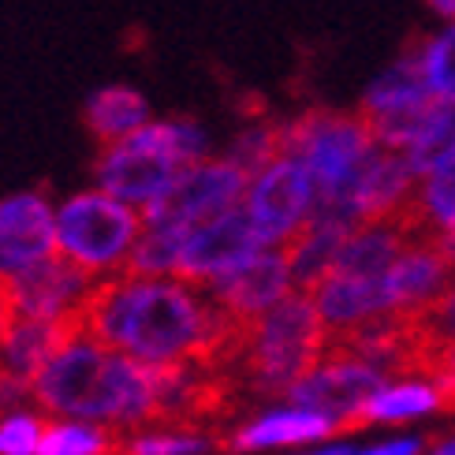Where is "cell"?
I'll list each match as a JSON object with an SVG mask.
<instances>
[{
	"label": "cell",
	"mask_w": 455,
	"mask_h": 455,
	"mask_svg": "<svg viewBox=\"0 0 455 455\" xmlns=\"http://www.w3.org/2000/svg\"><path fill=\"white\" fill-rule=\"evenodd\" d=\"M79 329L98 344L146 366L202 358L232 370L243 363L254 321L228 314L220 302L180 276L105 273L79 307Z\"/></svg>",
	"instance_id": "1"
},
{
	"label": "cell",
	"mask_w": 455,
	"mask_h": 455,
	"mask_svg": "<svg viewBox=\"0 0 455 455\" xmlns=\"http://www.w3.org/2000/svg\"><path fill=\"white\" fill-rule=\"evenodd\" d=\"M34 403L64 419L112 429L154 426V366L98 344L86 332L68 336L30 377Z\"/></svg>",
	"instance_id": "2"
},
{
	"label": "cell",
	"mask_w": 455,
	"mask_h": 455,
	"mask_svg": "<svg viewBox=\"0 0 455 455\" xmlns=\"http://www.w3.org/2000/svg\"><path fill=\"white\" fill-rule=\"evenodd\" d=\"M373 146L377 139L363 112L314 108V112H302L299 120L283 124V154L299 157L314 176V187H317L314 210L336 213L351 224H363L347 210V198L366 157L373 154Z\"/></svg>",
	"instance_id": "3"
},
{
	"label": "cell",
	"mask_w": 455,
	"mask_h": 455,
	"mask_svg": "<svg viewBox=\"0 0 455 455\" xmlns=\"http://www.w3.org/2000/svg\"><path fill=\"white\" fill-rule=\"evenodd\" d=\"M202 154H205V135L195 124H187V120L149 124L146 120L127 139L108 142L101 149L98 164H93V176H98L101 191L142 210V205L161 198L176 183V176L187 164L202 161Z\"/></svg>",
	"instance_id": "4"
},
{
	"label": "cell",
	"mask_w": 455,
	"mask_h": 455,
	"mask_svg": "<svg viewBox=\"0 0 455 455\" xmlns=\"http://www.w3.org/2000/svg\"><path fill=\"white\" fill-rule=\"evenodd\" d=\"M321 351H325V321L314 307V295L291 288L254 321L235 377L246 392H288L302 373L321 363Z\"/></svg>",
	"instance_id": "5"
},
{
	"label": "cell",
	"mask_w": 455,
	"mask_h": 455,
	"mask_svg": "<svg viewBox=\"0 0 455 455\" xmlns=\"http://www.w3.org/2000/svg\"><path fill=\"white\" fill-rule=\"evenodd\" d=\"M142 235V213L108 191L71 195L56 210V251L83 265L86 273L105 276L124 269L131 246Z\"/></svg>",
	"instance_id": "6"
},
{
	"label": "cell",
	"mask_w": 455,
	"mask_h": 455,
	"mask_svg": "<svg viewBox=\"0 0 455 455\" xmlns=\"http://www.w3.org/2000/svg\"><path fill=\"white\" fill-rule=\"evenodd\" d=\"M251 176L228 161H195L176 176L161 198L142 205V228H168V232H191V228L228 213L243 202Z\"/></svg>",
	"instance_id": "7"
},
{
	"label": "cell",
	"mask_w": 455,
	"mask_h": 455,
	"mask_svg": "<svg viewBox=\"0 0 455 455\" xmlns=\"http://www.w3.org/2000/svg\"><path fill=\"white\" fill-rule=\"evenodd\" d=\"M243 205H246V213H251L258 235L265 239V246H280V243H288L299 228H307L314 205H317V187L299 157L280 154L251 176Z\"/></svg>",
	"instance_id": "8"
},
{
	"label": "cell",
	"mask_w": 455,
	"mask_h": 455,
	"mask_svg": "<svg viewBox=\"0 0 455 455\" xmlns=\"http://www.w3.org/2000/svg\"><path fill=\"white\" fill-rule=\"evenodd\" d=\"M261 246H265V239L258 235V228H254L251 213H246V205L239 202L228 213L191 228V232L183 235L176 276L205 288V283L217 280L220 273L235 269V265H243L246 258H254Z\"/></svg>",
	"instance_id": "9"
},
{
	"label": "cell",
	"mask_w": 455,
	"mask_h": 455,
	"mask_svg": "<svg viewBox=\"0 0 455 455\" xmlns=\"http://www.w3.org/2000/svg\"><path fill=\"white\" fill-rule=\"evenodd\" d=\"M93 283H98V276L86 273L83 265H75L71 258H64L60 251L23 273L4 276L12 314L42 317V321H71L86 302Z\"/></svg>",
	"instance_id": "10"
},
{
	"label": "cell",
	"mask_w": 455,
	"mask_h": 455,
	"mask_svg": "<svg viewBox=\"0 0 455 455\" xmlns=\"http://www.w3.org/2000/svg\"><path fill=\"white\" fill-rule=\"evenodd\" d=\"M388 377L366 363H351V358H321V363L302 373L288 388V400L295 407L321 411L336 422V429H347L351 414L363 407L373 392H381Z\"/></svg>",
	"instance_id": "11"
},
{
	"label": "cell",
	"mask_w": 455,
	"mask_h": 455,
	"mask_svg": "<svg viewBox=\"0 0 455 455\" xmlns=\"http://www.w3.org/2000/svg\"><path fill=\"white\" fill-rule=\"evenodd\" d=\"M205 291H210L228 314L258 321L276 299L291 291L288 251H283V246H261L254 258H246L243 265H235V269H228L217 280L205 283Z\"/></svg>",
	"instance_id": "12"
},
{
	"label": "cell",
	"mask_w": 455,
	"mask_h": 455,
	"mask_svg": "<svg viewBox=\"0 0 455 455\" xmlns=\"http://www.w3.org/2000/svg\"><path fill=\"white\" fill-rule=\"evenodd\" d=\"M56 254V213L45 195L19 191L0 198V276L23 273Z\"/></svg>",
	"instance_id": "13"
},
{
	"label": "cell",
	"mask_w": 455,
	"mask_h": 455,
	"mask_svg": "<svg viewBox=\"0 0 455 455\" xmlns=\"http://www.w3.org/2000/svg\"><path fill=\"white\" fill-rule=\"evenodd\" d=\"M314 307L325 321V329H347L358 325L373 314L392 310L388 299V280L381 276H344V273H325L314 288Z\"/></svg>",
	"instance_id": "14"
},
{
	"label": "cell",
	"mask_w": 455,
	"mask_h": 455,
	"mask_svg": "<svg viewBox=\"0 0 455 455\" xmlns=\"http://www.w3.org/2000/svg\"><path fill=\"white\" fill-rule=\"evenodd\" d=\"M75 332H83L79 314L71 321H42V317L12 314L4 344H0V366L12 370L15 377H23V381H30V377L45 366V358Z\"/></svg>",
	"instance_id": "15"
},
{
	"label": "cell",
	"mask_w": 455,
	"mask_h": 455,
	"mask_svg": "<svg viewBox=\"0 0 455 455\" xmlns=\"http://www.w3.org/2000/svg\"><path fill=\"white\" fill-rule=\"evenodd\" d=\"M336 433V422L321 411L291 407V411H273L265 419L251 422L232 437V448H273V444H299V441H321Z\"/></svg>",
	"instance_id": "16"
},
{
	"label": "cell",
	"mask_w": 455,
	"mask_h": 455,
	"mask_svg": "<svg viewBox=\"0 0 455 455\" xmlns=\"http://www.w3.org/2000/svg\"><path fill=\"white\" fill-rule=\"evenodd\" d=\"M149 120V105L131 86H105L86 101V127L101 146L127 139Z\"/></svg>",
	"instance_id": "17"
},
{
	"label": "cell",
	"mask_w": 455,
	"mask_h": 455,
	"mask_svg": "<svg viewBox=\"0 0 455 455\" xmlns=\"http://www.w3.org/2000/svg\"><path fill=\"white\" fill-rule=\"evenodd\" d=\"M437 407H441L437 385H392V388L385 385L351 414L347 429H358L366 422H400V419H414V414H429Z\"/></svg>",
	"instance_id": "18"
},
{
	"label": "cell",
	"mask_w": 455,
	"mask_h": 455,
	"mask_svg": "<svg viewBox=\"0 0 455 455\" xmlns=\"http://www.w3.org/2000/svg\"><path fill=\"white\" fill-rule=\"evenodd\" d=\"M120 429L101 422H45L37 455H120Z\"/></svg>",
	"instance_id": "19"
},
{
	"label": "cell",
	"mask_w": 455,
	"mask_h": 455,
	"mask_svg": "<svg viewBox=\"0 0 455 455\" xmlns=\"http://www.w3.org/2000/svg\"><path fill=\"white\" fill-rule=\"evenodd\" d=\"M414 202L437 232H455V146L422 172Z\"/></svg>",
	"instance_id": "20"
},
{
	"label": "cell",
	"mask_w": 455,
	"mask_h": 455,
	"mask_svg": "<svg viewBox=\"0 0 455 455\" xmlns=\"http://www.w3.org/2000/svg\"><path fill=\"white\" fill-rule=\"evenodd\" d=\"M210 437L202 433H187V429H142L131 433V437L120 441V455H202L210 451Z\"/></svg>",
	"instance_id": "21"
},
{
	"label": "cell",
	"mask_w": 455,
	"mask_h": 455,
	"mask_svg": "<svg viewBox=\"0 0 455 455\" xmlns=\"http://www.w3.org/2000/svg\"><path fill=\"white\" fill-rule=\"evenodd\" d=\"M422 71H426L429 90L437 93L441 101L455 105V19L448 30L422 42Z\"/></svg>",
	"instance_id": "22"
},
{
	"label": "cell",
	"mask_w": 455,
	"mask_h": 455,
	"mask_svg": "<svg viewBox=\"0 0 455 455\" xmlns=\"http://www.w3.org/2000/svg\"><path fill=\"white\" fill-rule=\"evenodd\" d=\"M45 433V419H37L30 411H15L8 419H0V455H37Z\"/></svg>",
	"instance_id": "23"
},
{
	"label": "cell",
	"mask_w": 455,
	"mask_h": 455,
	"mask_svg": "<svg viewBox=\"0 0 455 455\" xmlns=\"http://www.w3.org/2000/svg\"><path fill=\"white\" fill-rule=\"evenodd\" d=\"M419 317H422L426 332L437 339V344H444L448 351L455 347V276H451V283L444 288V295H437L429 307L419 310Z\"/></svg>",
	"instance_id": "24"
},
{
	"label": "cell",
	"mask_w": 455,
	"mask_h": 455,
	"mask_svg": "<svg viewBox=\"0 0 455 455\" xmlns=\"http://www.w3.org/2000/svg\"><path fill=\"white\" fill-rule=\"evenodd\" d=\"M30 381H23V377H15L12 370L0 366V419H8V414L23 411L30 403Z\"/></svg>",
	"instance_id": "25"
},
{
	"label": "cell",
	"mask_w": 455,
	"mask_h": 455,
	"mask_svg": "<svg viewBox=\"0 0 455 455\" xmlns=\"http://www.w3.org/2000/svg\"><path fill=\"white\" fill-rule=\"evenodd\" d=\"M433 385L441 388V407H444V411H455V347H451L448 363H444V373H441Z\"/></svg>",
	"instance_id": "26"
},
{
	"label": "cell",
	"mask_w": 455,
	"mask_h": 455,
	"mask_svg": "<svg viewBox=\"0 0 455 455\" xmlns=\"http://www.w3.org/2000/svg\"><path fill=\"white\" fill-rule=\"evenodd\" d=\"M419 451H422V441L407 437V441H388V444H377V448H370V451H358V455H419Z\"/></svg>",
	"instance_id": "27"
},
{
	"label": "cell",
	"mask_w": 455,
	"mask_h": 455,
	"mask_svg": "<svg viewBox=\"0 0 455 455\" xmlns=\"http://www.w3.org/2000/svg\"><path fill=\"white\" fill-rule=\"evenodd\" d=\"M8 321H12V299H8V288H4V276H0V344H4Z\"/></svg>",
	"instance_id": "28"
},
{
	"label": "cell",
	"mask_w": 455,
	"mask_h": 455,
	"mask_svg": "<svg viewBox=\"0 0 455 455\" xmlns=\"http://www.w3.org/2000/svg\"><path fill=\"white\" fill-rule=\"evenodd\" d=\"M429 8L444 19H455V0H429Z\"/></svg>",
	"instance_id": "29"
},
{
	"label": "cell",
	"mask_w": 455,
	"mask_h": 455,
	"mask_svg": "<svg viewBox=\"0 0 455 455\" xmlns=\"http://www.w3.org/2000/svg\"><path fill=\"white\" fill-rule=\"evenodd\" d=\"M310 455H355L351 448H344V444H339V448H325V451H310Z\"/></svg>",
	"instance_id": "30"
},
{
	"label": "cell",
	"mask_w": 455,
	"mask_h": 455,
	"mask_svg": "<svg viewBox=\"0 0 455 455\" xmlns=\"http://www.w3.org/2000/svg\"><path fill=\"white\" fill-rule=\"evenodd\" d=\"M433 455H455V441H444L437 451H433Z\"/></svg>",
	"instance_id": "31"
}]
</instances>
